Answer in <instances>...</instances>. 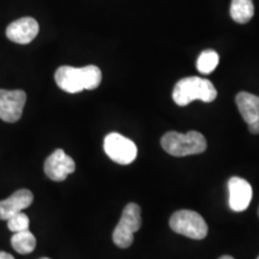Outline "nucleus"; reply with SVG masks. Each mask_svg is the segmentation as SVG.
<instances>
[{
	"label": "nucleus",
	"instance_id": "1",
	"mask_svg": "<svg viewBox=\"0 0 259 259\" xmlns=\"http://www.w3.org/2000/svg\"><path fill=\"white\" fill-rule=\"evenodd\" d=\"M57 85L64 92L77 94L83 90H94L101 84L102 72L95 65L84 67L60 66L54 74Z\"/></svg>",
	"mask_w": 259,
	"mask_h": 259
},
{
	"label": "nucleus",
	"instance_id": "2",
	"mask_svg": "<svg viewBox=\"0 0 259 259\" xmlns=\"http://www.w3.org/2000/svg\"><path fill=\"white\" fill-rule=\"evenodd\" d=\"M218 97V90L209 79L200 77H186L180 79L173 89V100L178 106L184 107L192 101L210 103Z\"/></svg>",
	"mask_w": 259,
	"mask_h": 259
},
{
	"label": "nucleus",
	"instance_id": "3",
	"mask_svg": "<svg viewBox=\"0 0 259 259\" xmlns=\"http://www.w3.org/2000/svg\"><path fill=\"white\" fill-rule=\"evenodd\" d=\"M206 145L205 137L197 131H190L187 134L167 132L161 139L163 150L176 157L202 154L206 150Z\"/></svg>",
	"mask_w": 259,
	"mask_h": 259
},
{
	"label": "nucleus",
	"instance_id": "4",
	"mask_svg": "<svg viewBox=\"0 0 259 259\" xmlns=\"http://www.w3.org/2000/svg\"><path fill=\"white\" fill-rule=\"evenodd\" d=\"M142 226V211L138 204L128 203L122 210L120 221L113 232V242L120 248H127L134 242V234Z\"/></svg>",
	"mask_w": 259,
	"mask_h": 259
},
{
	"label": "nucleus",
	"instance_id": "5",
	"mask_svg": "<svg viewBox=\"0 0 259 259\" xmlns=\"http://www.w3.org/2000/svg\"><path fill=\"white\" fill-rule=\"evenodd\" d=\"M171 231L194 240H202L208 235V225L198 212L192 210H179L169 220Z\"/></svg>",
	"mask_w": 259,
	"mask_h": 259
},
{
	"label": "nucleus",
	"instance_id": "6",
	"mask_svg": "<svg viewBox=\"0 0 259 259\" xmlns=\"http://www.w3.org/2000/svg\"><path fill=\"white\" fill-rule=\"evenodd\" d=\"M103 148L111 160L124 166L132 163L138 154L137 145L135 144V142L116 132H112L106 136Z\"/></svg>",
	"mask_w": 259,
	"mask_h": 259
},
{
	"label": "nucleus",
	"instance_id": "7",
	"mask_svg": "<svg viewBox=\"0 0 259 259\" xmlns=\"http://www.w3.org/2000/svg\"><path fill=\"white\" fill-rule=\"evenodd\" d=\"M27 101L23 90L0 89V119L6 122H16L21 119Z\"/></svg>",
	"mask_w": 259,
	"mask_h": 259
},
{
	"label": "nucleus",
	"instance_id": "8",
	"mask_svg": "<svg viewBox=\"0 0 259 259\" xmlns=\"http://www.w3.org/2000/svg\"><path fill=\"white\" fill-rule=\"evenodd\" d=\"M76 170V163L63 149H57L45 161V173L53 181H64Z\"/></svg>",
	"mask_w": 259,
	"mask_h": 259
},
{
	"label": "nucleus",
	"instance_id": "9",
	"mask_svg": "<svg viewBox=\"0 0 259 259\" xmlns=\"http://www.w3.org/2000/svg\"><path fill=\"white\" fill-rule=\"evenodd\" d=\"M229 206L233 211H245L252 199V187L247 180L233 177L228 181Z\"/></svg>",
	"mask_w": 259,
	"mask_h": 259
},
{
	"label": "nucleus",
	"instance_id": "10",
	"mask_svg": "<svg viewBox=\"0 0 259 259\" xmlns=\"http://www.w3.org/2000/svg\"><path fill=\"white\" fill-rule=\"evenodd\" d=\"M38 23L32 17H22L12 22L6 29V36L10 41L19 45H28L37 36Z\"/></svg>",
	"mask_w": 259,
	"mask_h": 259
},
{
	"label": "nucleus",
	"instance_id": "11",
	"mask_svg": "<svg viewBox=\"0 0 259 259\" xmlns=\"http://www.w3.org/2000/svg\"><path fill=\"white\" fill-rule=\"evenodd\" d=\"M34 196L31 191L22 189L10 196L8 199L0 200V220L8 221L15 213L21 212L23 209H27L31 205Z\"/></svg>",
	"mask_w": 259,
	"mask_h": 259
},
{
	"label": "nucleus",
	"instance_id": "12",
	"mask_svg": "<svg viewBox=\"0 0 259 259\" xmlns=\"http://www.w3.org/2000/svg\"><path fill=\"white\" fill-rule=\"evenodd\" d=\"M236 106L242 119L247 125H253L259 122V97L253 94L241 92L235 97Z\"/></svg>",
	"mask_w": 259,
	"mask_h": 259
},
{
	"label": "nucleus",
	"instance_id": "13",
	"mask_svg": "<svg viewBox=\"0 0 259 259\" xmlns=\"http://www.w3.org/2000/svg\"><path fill=\"white\" fill-rule=\"evenodd\" d=\"M231 17L236 23L245 24L250 22L254 15V5L252 0H232Z\"/></svg>",
	"mask_w": 259,
	"mask_h": 259
},
{
	"label": "nucleus",
	"instance_id": "14",
	"mask_svg": "<svg viewBox=\"0 0 259 259\" xmlns=\"http://www.w3.org/2000/svg\"><path fill=\"white\" fill-rule=\"evenodd\" d=\"M11 245L16 252L21 254L31 253L36 247V238L32 235L30 231L17 232L12 235Z\"/></svg>",
	"mask_w": 259,
	"mask_h": 259
},
{
	"label": "nucleus",
	"instance_id": "15",
	"mask_svg": "<svg viewBox=\"0 0 259 259\" xmlns=\"http://www.w3.org/2000/svg\"><path fill=\"white\" fill-rule=\"evenodd\" d=\"M219 61L220 57L215 51H204L198 57V60H197V69H198L200 73L209 74L218 67Z\"/></svg>",
	"mask_w": 259,
	"mask_h": 259
},
{
	"label": "nucleus",
	"instance_id": "16",
	"mask_svg": "<svg viewBox=\"0 0 259 259\" xmlns=\"http://www.w3.org/2000/svg\"><path fill=\"white\" fill-rule=\"evenodd\" d=\"M29 225H30L29 218L22 211L15 213L14 216H11V218L8 220V228L14 233L28 231Z\"/></svg>",
	"mask_w": 259,
	"mask_h": 259
},
{
	"label": "nucleus",
	"instance_id": "17",
	"mask_svg": "<svg viewBox=\"0 0 259 259\" xmlns=\"http://www.w3.org/2000/svg\"><path fill=\"white\" fill-rule=\"evenodd\" d=\"M0 259H15L14 255H11L8 252L0 251Z\"/></svg>",
	"mask_w": 259,
	"mask_h": 259
},
{
	"label": "nucleus",
	"instance_id": "18",
	"mask_svg": "<svg viewBox=\"0 0 259 259\" xmlns=\"http://www.w3.org/2000/svg\"><path fill=\"white\" fill-rule=\"evenodd\" d=\"M219 259H234L232 257V255H222L221 258H219Z\"/></svg>",
	"mask_w": 259,
	"mask_h": 259
},
{
	"label": "nucleus",
	"instance_id": "19",
	"mask_svg": "<svg viewBox=\"0 0 259 259\" xmlns=\"http://www.w3.org/2000/svg\"><path fill=\"white\" fill-rule=\"evenodd\" d=\"M41 259H51V258H41Z\"/></svg>",
	"mask_w": 259,
	"mask_h": 259
},
{
	"label": "nucleus",
	"instance_id": "20",
	"mask_svg": "<svg viewBox=\"0 0 259 259\" xmlns=\"http://www.w3.org/2000/svg\"><path fill=\"white\" fill-rule=\"evenodd\" d=\"M258 216H259V209H258Z\"/></svg>",
	"mask_w": 259,
	"mask_h": 259
},
{
	"label": "nucleus",
	"instance_id": "21",
	"mask_svg": "<svg viewBox=\"0 0 259 259\" xmlns=\"http://www.w3.org/2000/svg\"><path fill=\"white\" fill-rule=\"evenodd\" d=\"M257 259H259V257H258V258H257Z\"/></svg>",
	"mask_w": 259,
	"mask_h": 259
}]
</instances>
